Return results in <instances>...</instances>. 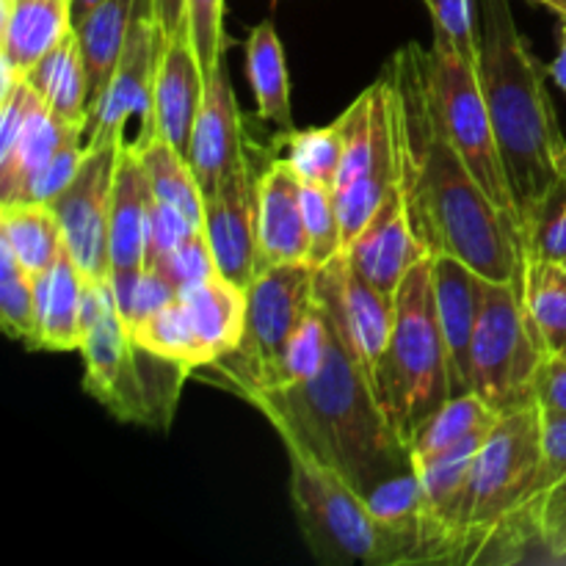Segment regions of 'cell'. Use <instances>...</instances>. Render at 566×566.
I'll list each match as a JSON object with an SVG mask.
<instances>
[{"label": "cell", "mask_w": 566, "mask_h": 566, "mask_svg": "<svg viewBox=\"0 0 566 566\" xmlns=\"http://www.w3.org/2000/svg\"><path fill=\"white\" fill-rule=\"evenodd\" d=\"M420 50L409 42L387 66L396 99L398 186L409 227L429 258H457L484 280L523 293L528 263L523 227L486 197L448 138L426 88Z\"/></svg>", "instance_id": "obj_1"}, {"label": "cell", "mask_w": 566, "mask_h": 566, "mask_svg": "<svg viewBox=\"0 0 566 566\" xmlns=\"http://www.w3.org/2000/svg\"><path fill=\"white\" fill-rule=\"evenodd\" d=\"M329 329V354L318 374L243 398L271 420L282 446L302 448L340 473L359 495H368L379 481L412 468V457L387 423L374 385L332 321Z\"/></svg>", "instance_id": "obj_2"}, {"label": "cell", "mask_w": 566, "mask_h": 566, "mask_svg": "<svg viewBox=\"0 0 566 566\" xmlns=\"http://www.w3.org/2000/svg\"><path fill=\"white\" fill-rule=\"evenodd\" d=\"M479 20V83L490 111L509 188L525 232L531 210L556 182L566 149L547 92V66L514 22L509 0H475Z\"/></svg>", "instance_id": "obj_3"}, {"label": "cell", "mask_w": 566, "mask_h": 566, "mask_svg": "<svg viewBox=\"0 0 566 566\" xmlns=\"http://www.w3.org/2000/svg\"><path fill=\"white\" fill-rule=\"evenodd\" d=\"M545 415L536 407L503 415L473 462L468 539L459 564H514L542 547L539 479Z\"/></svg>", "instance_id": "obj_4"}, {"label": "cell", "mask_w": 566, "mask_h": 566, "mask_svg": "<svg viewBox=\"0 0 566 566\" xmlns=\"http://www.w3.org/2000/svg\"><path fill=\"white\" fill-rule=\"evenodd\" d=\"M83 387L122 423L169 429L191 370L138 346L116 307L111 280L86 282L81 310Z\"/></svg>", "instance_id": "obj_5"}, {"label": "cell", "mask_w": 566, "mask_h": 566, "mask_svg": "<svg viewBox=\"0 0 566 566\" xmlns=\"http://www.w3.org/2000/svg\"><path fill=\"white\" fill-rule=\"evenodd\" d=\"M390 340L376 370V398L403 446L451 398L448 352L434 302L431 258L418 260L398 287Z\"/></svg>", "instance_id": "obj_6"}, {"label": "cell", "mask_w": 566, "mask_h": 566, "mask_svg": "<svg viewBox=\"0 0 566 566\" xmlns=\"http://www.w3.org/2000/svg\"><path fill=\"white\" fill-rule=\"evenodd\" d=\"M291 462V495L298 528L310 551L326 564L401 566L403 547L381 531L365 497L307 451L285 446Z\"/></svg>", "instance_id": "obj_7"}, {"label": "cell", "mask_w": 566, "mask_h": 566, "mask_svg": "<svg viewBox=\"0 0 566 566\" xmlns=\"http://www.w3.org/2000/svg\"><path fill=\"white\" fill-rule=\"evenodd\" d=\"M547 354L551 352L531 324L523 293L506 282L481 276L479 318L470 352L475 396L497 415L534 407L536 374Z\"/></svg>", "instance_id": "obj_8"}, {"label": "cell", "mask_w": 566, "mask_h": 566, "mask_svg": "<svg viewBox=\"0 0 566 566\" xmlns=\"http://www.w3.org/2000/svg\"><path fill=\"white\" fill-rule=\"evenodd\" d=\"M335 122L343 133V160L332 197L348 249L387 193L398 186L396 99L390 75L385 72L374 86L365 88Z\"/></svg>", "instance_id": "obj_9"}, {"label": "cell", "mask_w": 566, "mask_h": 566, "mask_svg": "<svg viewBox=\"0 0 566 566\" xmlns=\"http://www.w3.org/2000/svg\"><path fill=\"white\" fill-rule=\"evenodd\" d=\"M315 276L310 263H276L258 271L247 287V326L241 346L208 365L232 392L247 396L263 385L287 337L302 326L315 304Z\"/></svg>", "instance_id": "obj_10"}, {"label": "cell", "mask_w": 566, "mask_h": 566, "mask_svg": "<svg viewBox=\"0 0 566 566\" xmlns=\"http://www.w3.org/2000/svg\"><path fill=\"white\" fill-rule=\"evenodd\" d=\"M420 66H423V81L426 88H429L431 105H434L437 116H440L457 153L462 155L468 169L473 171L479 186L486 191V197L503 213L517 219L506 166H503L501 149H497V138L495 130H492V119L490 111H486L475 64L464 61L453 50L431 44L429 50H420Z\"/></svg>", "instance_id": "obj_11"}, {"label": "cell", "mask_w": 566, "mask_h": 566, "mask_svg": "<svg viewBox=\"0 0 566 566\" xmlns=\"http://www.w3.org/2000/svg\"><path fill=\"white\" fill-rule=\"evenodd\" d=\"M164 33L155 20L153 0H138L136 20L127 33L116 70L103 97L88 114L83 144L127 147L142 153L155 142V77H158Z\"/></svg>", "instance_id": "obj_12"}, {"label": "cell", "mask_w": 566, "mask_h": 566, "mask_svg": "<svg viewBox=\"0 0 566 566\" xmlns=\"http://www.w3.org/2000/svg\"><path fill=\"white\" fill-rule=\"evenodd\" d=\"M86 127L70 125L48 108L25 77L3 88V138H0V205L28 202L33 182L55 155Z\"/></svg>", "instance_id": "obj_13"}, {"label": "cell", "mask_w": 566, "mask_h": 566, "mask_svg": "<svg viewBox=\"0 0 566 566\" xmlns=\"http://www.w3.org/2000/svg\"><path fill=\"white\" fill-rule=\"evenodd\" d=\"M119 147H88L75 180L50 202L64 247L86 282L111 280V191Z\"/></svg>", "instance_id": "obj_14"}, {"label": "cell", "mask_w": 566, "mask_h": 566, "mask_svg": "<svg viewBox=\"0 0 566 566\" xmlns=\"http://www.w3.org/2000/svg\"><path fill=\"white\" fill-rule=\"evenodd\" d=\"M484 437H470L442 457L420 464V545L415 564H459L468 539L473 462Z\"/></svg>", "instance_id": "obj_15"}, {"label": "cell", "mask_w": 566, "mask_h": 566, "mask_svg": "<svg viewBox=\"0 0 566 566\" xmlns=\"http://www.w3.org/2000/svg\"><path fill=\"white\" fill-rule=\"evenodd\" d=\"M315 302L321 304L335 329L346 340L348 352L359 363L370 385H376L381 354L392 329L396 304L390 296L370 285L352 263L346 252L337 254L332 263L321 265L315 276ZM376 392V390H374Z\"/></svg>", "instance_id": "obj_16"}, {"label": "cell", "mask_w": 566, "mask_h": 566, "mask_svg": "<svg viewBox=\"0 0 566 566\" xmlns=\"http://www.w3.org/2000/svg\"><path fill=\"white\" fill-rule=\"evenodd\" d=\"M205 235L219 276L247 291L260 271L258 180L249 158L205 197Z\"/></svg>", "instance_id": "obj_17"}, {"label": "cell", "mask_w": 566, "mask_h": 566, "mask_svg": "<svg viewBox=\"0 0 566 566\" xmlns=\"http://www.w3.org/2000/svg\"><path fill=\"white\" fill-rule=\"evenodd\" d=\"M243 147L247 144H243L241 133V116H238L235 92H232L224 55L213 75L208 77L202 108L193 122L191 144H188L186 155L205 197H210L247 160Z\"/></svg>", "instance_id": "obj_18"}, {"label": "cell", "mask_w": 566, "mask_h": 566, "mask_svg": "<svg viewBox=\"0 0 566 566\" xmlns=\"http://www.w3.org/2000/svg\"><path fill=\"white\" fill-rule=\"evenodd\" d=\"M346 258L370 285L379 287L390 298H396L409 269L418 260L429 258L426 249L418 243V238H415L412 227H409L401 186L387 193V199L379 205L368 227L346 249Z\"/></svg>", "instance_id": "obj_19"}, {"label": "cell", "mask_w": 566, "mask_h": 566, "mask_svg": "<svg viewBox=\"0 0 566 566\" xmlns=\"http://www.w3.org/2000/svg\"><path fill=\"white\" fill-rule=\"evenodd\" d=\"M431 274H434L437 318L446 337L451 398L468 396L473 392L470 352H473L475 318H479L481 276L468 263L448 254L431 258Z\"/></svg>", "instance_id": "obj_20"}, {"label": "cell", "mask_w": 566, "mask_h": 566, "mask_svg": "<svg viewBox=\"0 0 566 566\" xmlns=\"http://www.w3.org/2000/svg\"><path fill=\"white\" fill-rule=\"evenodd\" d=\"M260 269L276 263H307V230L302 213V180L287 160H271L258 180Z\"/></svg>", "instance_id": "obj_21"}, {"label": "cell", "mask_w": 566, "mask_h": 566, "mask_svg": "<svg viewBox=\"0 0 566 566\" xmlns=\"http://www.w3.org/2000/svg\"><path fill=\"white\" fill-rule=\"evenodd\" d=\"M202 66L188 39L166 42L155 77V136L188 155L193 122L205 99Z\"/></svg>", "instance_id": "obj_22"}, {"label": "cell", "mask_w": 566, "mask_h": 566, "mask_svg": "<svg viewBox=\"0 0 566 566\" xmlns=\"http://www.w3.org/2000/svg\"><path fill=\"white\" fill-rule=\"evenodd\" d=\"M155 202L153 186L144 171L142 158L133 149L119 147L111 191V274L144 269V247H147V219Z\"/></svg>", "instance_id": "obj_23"}, {"label": "cell", "mask_w": 566, "mask_h": 566, "mask_svg": "<svg viewBox=\"0 0 566 566\" xmlns=\"http://www.w3.org/2000/svg\"><path fill=\"white\" fill-rule=\"evenodd\" d=\"M70 31H75L70 0H14L3 9V88H9L17 77H25V72L59 48Z\"/></svg>", "instance_id": "obj_24"}, {"label": "cell", "mask_w": 566, "mask_h": 566, "mask_svg": "<svg viewBox=\"0 0 566 566\" xmlns=\"http://www.w3.org/2000/svg\"><path fill=\"white\" fill-rule=\"evenodd\" d=\"M33 287H36V348L77 352L86 276L81 274L66 247L48 271L33 276Z\"/></svg>", "instance_id": "obj_25"}, {"label": "cell", "mask_w": 566, "mask_h": 566, "mask_svg": "<svg viewBox=\"0 0 566 566\" xmlns=\"http://www.w3.org/2000/svg\"><path fill=\"white\" fill-rule=\"evenodd\" d=\"M177 298L186 307L188 318L213 363L241 346L243 326H247V291L243 287L216 274L197 285L182 287Z\"/></svg>", "instance_id": "obj_26"}, {"label": "cell", "mask_w": 566, "mask_h": 566, "mask_svg": "<svg viewBox=\"0 0 566 566\" xmlns=\"http://www.w3.org/2000/svg\"><path fill=\"white\" fill-rule=\"evenodd\" d=\"M136 11L138 0H103L75 28L88 77V114L99 103L111 75H114L116 61H119L122 50H125L127 33H130L133 20H136Z\"/></svg>", "instance_id": "obj_27"}, {"label": "cell", "mask_w": 566, "mask_h": 566, "mask_svg": "<svg viewBox=\"0 0 566 566\" xmlns=\"http://www.w3.org/2000/svg\"><path fill=\"white\" fill-rule=\"evenodd\" d=\"M25 81L59 119L86 127L88 77L75 31L66 33L59 48H53L39 64H33L25 72Z\"/></svg>", "instance_id": "obj_28"}, {"label": "cell", "mask_w": 566, "mask_h": 566, "mask_svg": "<svg viewBox=\"0 0 566 566\" xmlns=\"http://www.w3.org/2000/svg\"><path fill=\"white\" fill-rule=\"evenodd\" d=\"M247 72L252 83L258 116L280 130H291V75H287L285 50L271 20L252 28L247 42Z\"/></svg>", "instance_id": "obj_29"}, {"label": "cell", "mask_w": 566, "mask_h": 566, "mask_svg": "<svg viewBox=\"0 0 566 566\" xmlns=\"http://www.w3.org/2000/svg\"><path fill=\"white\" fill-rule=\"evenodd\" d=\"M0 247L14 254L28 274H42L64 252V235L50 205H0Z\"/></svg>", "instance_id": "obj_30"}, {"label": "cell", "mask_w": 566, "mask_h": 566, "mask_svg": "<svg viewBox=\"0 0 566 566\" xmlns=\"http://www.w3.org/2000/svg\"><path fill=\"white\" fill-rule=\"evenodd\" d=\"M503 415H497L495 409L486 401H481L475 392L468 396L448 398L423 426H420L418 437L409 446V457H412L415 468L431 462V459L442 457L451 448L462 446L470 437H484L501 423Z\"/></svg>", "instance_id": "obj_31"}, {"label": "cell", "mask_w": 566, "mask_h": 566, "mask_svg": "<svg viewBox=\"0 0 566 566\" xmlns=\"http://www.w3.org/2000/svg\"><path fill=\"white\" fill-rule=\"evenodd\" d=\"M542 547L551 556H566V418L545 415L539 479Z\"/></svg>", "instance_id": "obj_32"}, {"label": "cell", "mask_w": 566, "mask_h": 566, "mask_svg": "<svg viewBox=\"0 0 566 566\" xmlns=\"http://www.w3.org/2000/svg\"><path fill=\"white\" fill-rule=\"evenodd\" d=\"M363 497L381 531L403 547L407 564H415L420 545V475L415 464L379 481Z\"/></svg>", "instance_id": "obj_33"}, {"label": "cell", "mask_w": 566, "mask_h": 566, "mask_svg": "<svg viewBox=\"0 0 566 566\" xmlns=\"http://www.w3.org/2000/svg\"><path fill=\"white\" fill-rule=\"evenodd\" d=\"M523 302L536 335L551 354L566 348V269L553 260H528L523 280Z\"/></svg>", "instance_id": "obj_34"}, {"label": "cell", "mask_w": 566, "mask_h": 566, "mask_svg": "<svg viewBox=\"0 0 566 566\" xmlns=\"http://www.w3.org/2000/svg\"><path fill=\"white\" fill-rule=\"evenodd\" d=\"M130 335L136 337L138 346L158 354V357L169 359V363L182 365V368H188L191 374L213 365V357H210V352L202 346V340H199L197 329H193L191 318H188L180 298H175V302L166 304L164 310L149 315L144 324L130 329Z\"/></svg>", "instance_id": "obj_35"}, {"label": "cell", "mask_w": 566, "mask_h": 566, "mask_svg": "<svg viewBox=\"0 0 566 566\" xmlns=\"http://www.w3.org/2000/svg\"><path fill=\"white\" fill-rule=\"evenodd\" d=\"M138 158H142L144 171H147L155 199L175 205L188 219L205 227V193L186 155L171 147L169 142H164V138H155L147 149L138 153Z\"/></svg>", "instance_id": "obj_36"}, {"label": "cell", "mask_w": 566, "mask_h": 566, "mask_svg": "<svg viewBox=\"0 0 566 566\" xmlns=\"http://www.w3.org/2000/svg\"><path fill=\"white\" fill-rule=\"evenodd\" d=\"M329 343H332L329 321H326L321 304L315 302L307 318L302 321V326H298V329L287 337V343L282 346L280 357L274 359L271 370L265 374L263 385L254 387V390H249V392L274 390V387L296 385V381H304V379H310V376H315L321 368H324L326 354H329Z\"/></svg>", "instance_id": "obj_37"}, {"label": "cell", "mask_w": 566, "mask_h": 566, "mask_svg": "<svg viewBox=\"0 0 566 566\" xmlns=\"http://www.w3.org/2000/svg\"><path fill=\"white\" fill-rule=\"evenodd\" d=\"M276 147H282V160H287L302 182L324 186L335 191L337 171L343 160V133L337 122L326 127H310V130H280L274 138Z\"/></svg>", "instance_id": "obj_38"}, {"label": "cell", "mask_w": 566, "mask_h": 566, "mask_svg": "<svg viewBox=\"0 0 566 566\" xmlns=\"http://www.w3.org/2000/svg\"><path fill=\"white\" fill-rule=\"evenodd\" d=\"M0 324L6 335L22 346L36 348V287L33 274H28L14 254L0 247Z\"/></svg>", "instance_id": "obj_39"}, {"label": "cell", "mask_w": 566, "mask_h": 566, "mask_svg": "<svg viewBox=\"0 0 566 566\" xmlns=\"http://www.w3.org/2000/svg\"><path fill=\"white\" fill-rule=\"evenodd\" d=\"M525 252L528 260H566V175L556 177L545 197L536 202L525 221Z\"/></svg>", "instance_id": "obj_40"}, {"label": "cell", "mask_w": 566, "mask_h": 566, "mask_svg": "<svg viewBox=\"0 0 566 566\" xmlns=\"http://www.w3.org/2000/svg\"><path fill=\"white\" fill-rule=\"evenodd\" d=\"M111 287H114L116 307H119V315L127 324V329H136L149 315H155L180 296V291L155 269L111 274Z\"/></svg>", "instance_id": "obj_41"}, {"label": "cell", "mask_w": 566, "mask_h": 566, "mask_svg": "<svg viewBox=\"0 0 566 566\" xmlns=\"http://www.w3.org/2000/svg\"><path fill=\"white\" fill-rule=\"evenodd\" d=\"M302 213H304V230H307V263L321 269V265L332 263L337 254L346 252V241H343L340 216H337L335 197L329 188L313 186V182H302Z\"/></svg>", "instance_id": "obj_42"}, {"label": "cell", "mask_w": 566, "mask_h": 566, "mask_svg": "<svg viewBox=\"0 0 566 566\" xmlns=\"http://www.w3.org/2000/svg\"><path fill=\"white\" fill-rule=\"evenodd\" d=\"M434 22V44L479 64V20L475 0H426Z\"/></svg>", "instance_id": "obj_43"}, {"label": "cell", "mask_w": 566, "mask_h": 566, "mask_svg": "<svg viewBox=\"0 0 566 566\" xmlns=\"http://www.w3.org/2000/svg\"><path fill=\"white\" fill-rule=\"evenodd\" d=\"M188 42L208 81L224 59V0H188Z\"/></svg>", "instance_id": "obj_44"}, {"label": "cell", "mask_w": 566, "mask_h": 566, "mask_svg": "<svg viewBox=\"0 0 566 566\" xmlns=\"http://www.w3.org/2000/svg\"><path fill=\"white\" fill-rule=\"evenodd\" d=\"M199 227L197 221L188 219L182 210H177L175 205H166L160 199H155L153 208H149L147 219V247H144V269H153L160 258H166L169 252H175L177 247L188 241L191 235H197Z\"/></svg>", "instance_id": "obj_45"}, {"label": "cell", "mask_w": 566, "mask_h": 566, "mask_svg": "<svg viewBox=\"0 0 566 566\" xmlns=\"http://www.w3.org/2000/svg\"><path fill=\"white\" fill-rule=\"evenodd\" d=\"M153 269L158 271V274H164L177 291H182V287L188 285H197V282L208 280V276L219 274L205 230H199L197 235L188 238L182 247H177L175 252L160 258Z\"/></svg>", "instance_id": "obj_46"}, {"label": "cell", "mask_w": 566, "mask_h": 566, "mask_svg": "<svg viewBox=\"0 0 566 566\" xmlns=\"http://www.w3.org/2000/svg\"><path fill=\"white\" fill-rule=\"evenodd\" d=\"M534 401L542 415H564L566 418V359L562 354H547L542 359L534 385Z\"/></svg>", "instance_id": "obj_47"}, {"label": "cell", "mask_w": 566, "mask_h": 566, "mask_svg": "<svg viewBox=\"0 0 566 566\" xmlns=\"http://www.w3.org/2000/svg\"><path fill=\"white\" fill-rule=\"evenodd\" d=\"M153 11L166 42L188 39V0H153Z\"/></svg>", "instance_id": "obj_48"}, {"label": "cell", "mask_w": 566, "mask_h": 566, "mask_svg": "<svg viewBox=\"0 0 566 566\" xmlns=\"http://www.w3.org/2000/svg\"><path fill=\"white\" fill-rule=\"evenodd\" d=\"M547 72H551L553 83L566 94V20H562V28H558V53L553 64H547Z\"/></svg>", "instance_id": "obj_49"}, {"label": "cell", "mask_w": 566, "mask_h": 566, "mask_svg": "<svg viewBox=\"0 0 566 566\" xmlns=\"http://www.w3.org/2000/svg\"><path fill=\"white\" fill-rule=\"evenodd\" d=\"M103 0H70V17H72V28L81 25L88 14H92Z\"/></svg>", "instance_id": "obj_50"}, {"label": "cell", "mask_w": 566, "mask_h": 566, "mask_svg": "<svg viewBox=\"0 0 566 566\" xmlns=\"http://www.w3.org/2000/svg\"><path fill=\"white\" fill-rule=\"evenodd\" d=\"M536 3L547 6V9L556 11V14L562 17V20H566V0H536Z\"/></svg>", "instance_id": "obj_51"}, {"label": "cell", "mask_w": 566, "mask_h": 566, "mask_svg": "<svg viewBox=\"0 0 566 566\" xmlns=\"http://www.w3.org/2000/svg\"><path fill=\"white\" fill-rule=\"evenodd\" d=\"M558 171H564L566 175V149L562 153V158H558Z\"/></svg>", "instance_id": "obj_52"}, {"label": "cell", "mask_w": 566, "mask_h": 566, "mask_svg": "<svg viewBox=\"0 0 566 566\" xmlns=\"http://www.w3.org/2000/svg\"><path fill=\"white\" fill-rule=\"evenodd\" d=\"M9 6H11V0H3V9H9Z\"/></svg>", "instance_id": "obj_53"}, {"label": "cell", "mask_w": 566, "mask_h": 566, "mask_svg": "<svg viewBox=\"0 0 566 566\" xmlns=\"http://www.w3.org/2000/svg\"><path fill=\"white\" fill-rule=\"evenodd\" d=\"M562 357H564V359H566V348H564V352H562Z\"/></svg>", "instance_id": "obj_54"}, {"label": "cell", "mask_w": 566, "mask_h": 566, "mask_svg": "<svg viewBox=\"0 0 566 566\" xmlns=\"http://www.w3.org/2000/svg\"><path fill=\"white\" fill-rule=\"evenodd\" d=\"M562 265H564V269H566V260H564V263H562Z\"/></svg>", "instance_id": "obj_55"}, {"label": "cell", "mask_w": 566, "mask_h": 566, "mask_svg": "<svg viewBox=\"0 0 566 566\" xmlns=\"http://www.w3.org/2000/svg\"><path fill=\"white\" fill-rule=\"evenodd\" d=\"M11 3H14V0H11Z\"/></svg>", "instance_id": "obj_56"}]
</instances>
